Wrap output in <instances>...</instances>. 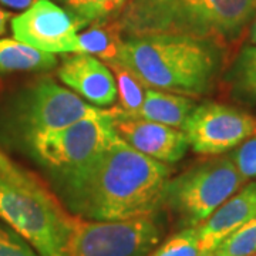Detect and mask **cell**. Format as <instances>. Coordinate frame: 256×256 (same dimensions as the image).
I'll return each instance as SVG.
<instances>
[{
	"label": "cell",
	"instance_id": "27",
	"mask_svg": "<svg viewBox=\"0 0 256 256\" xmlns=\"http://www.w3.org/2000/svg\"><path fill=\"white\" fill-rule=\"evenodd\" d=\"M252 256H256V255H252Z\"/></svg>",
	"mask_w": 256,
	"mask_h": 256
},
{
	"label": "cell",
	"instance_id": "11",
	"mask_svg": "<svg viewBox=\"0 0 256 256\" xmlns=\"http://www.w3.org/2000/svg\"><path fill=\"white\" fill-rule=\"evenodd\" d=\"M111 112L120 138L138 152L165 164L176 162L185 156L190 144L182 130L130 117L116 108Z\"/></svg>",
	"mask_w": 256,
	"mask_h": 256
},
{
	"label": "cell",
	"instance_id": "12",
	"mask_svg": "<svg viewBox=\"0 0 256 256\" xmlns=\"http://www.w3.org/2000/svg\"><path fill=\"white\" fill-rule=\"evenodd\" d=\"M57 77L96 107H108L117 100V84L108 66L92 54L73 53L66 57Z\"/></svg>",
	"mask_w": 256,
	"mask_h": 256
},
{
	"label": "cell",
	"instance_id": "13",
	"mask_svg": "<svg viewBox=\"0 0 256 256\" xmlns=\"http://www.w3.org/2000/svg\"><path fill=\"white\" fill-rule=\"evenodd\" d=\"M256 216V182L248 184L198 225L201 255L208 256L224 239Z\"/></svg>",
	"mask_w": 256,
	"mask_h": 256
},
{
	"label": "cell",
	"instance_id": "19",
	"mask_svg": "<svg viewBox=\"0 0 256 256\" xmlns=\"http://www.w3.org/2000/svg\"><path fill=\"white\" fill-rule=\"evenodd\" d=\"M107 66L117 84L118 107H116V110L127 116L137 112L146 98V86L118 63H107Z\"/></svg>",
	"mask_w": 256,
	"mask_h": 256
},
{
	"label": "cell",
	"instance_id": "10",
	"mask_svg": "<svg viewBox=\"0 0 256 256\" xmlns=\"http://www.w3.org/2000/svg\"><path fill=\"white\" fill-rule=\"evenodd\" d=\"M78 32L73 18L52 0H34L12 18L16 40L52 54L76 53Z\"/></svg>",
	"mask_w": 256,
	"mask_h": 256
},
{
	"label": "cell",
	"instance_id": "25",
	"mask_svg": "<svg viewBox=\"0 0 256 256\" xmlns=\"http://www.w3.org/2000/svg\"><path fill=\"white\" fill-rule=\"evenodd\" d=\"M10 18H12V14L9 12H4L3 9H0V36H3L6 33Z\"/></svg>",
	"mask_w": 256,
	"mask_h": 256
},
{
	"label": "cell",
	"instance_id": "18",
	"mask_svg": "<svg viewBox=\"0 0 256 256\" xmlns=\"http://www.w3.org/2000/svg\"><path fill=\"white\" fill-rule=\"evenodd\" d=\"M228 82L234 98L255 104L256 102V44L245 46L228 73Z\"/></svg>",
	"mask_w": 256,
	"mask_h": 256
},
{
	"label": "cell",
	"instance_id": "4",
	"mask_svg": "<svg viewBox=\"0 0 256 256\" xmlns=\"http://www.w3.org/2000/svg\"><path fill=\"white\" fill-rule=\"evenodd\" d=\"M0 220L40 256H67L74 216L37 175L0 148Z\"/></svg>",
	"mask_w": 256,
	"mask_h": 256
},
{
	"label": "cell",
	"instance_id": "9",
	"mask_svg": "<svg viewBox=\"0 0 256 256\" xmlns=\"http://www.w3.org/2000/svg\"><path fill=\"white\" fill-rule=\"evenodd\" d=\"M182 131L195 152L220 156L255 134L256 118L246 111L206 101L192 110Z\"/></svg>",
	"mask_w": 256,
	"mask_h": 256
},
{
	"label": "cell",
	"instance_id": "3",
	"mask_svg": "<svg viewBox=\"0 0 256 256\" xmlns=\"http://www.w3.org/2000/svg\"><path fill=\"white\" fill-rule=\"evenodd\" d=\"M256 18V0H130L114 24L122 37L184 34L220 46L235 42Z\"/></svg>",
	"mask_w": 256,
	"mask_h": 256
},
{
	"label": "cell",
	"instance_id": "5",
	"mask_svg": "<svg viewBox=\"0 0 256 256\" xmlns=\"http://www.w3.org/2000/svg\"><path fill=\"white\" fill-rule=\"evenodd\" d=\"M245 181L230 156L210 158L170 178L164 206L174 212L182 228L198 226L236 194Z\"/></svg>",
	"mask_w": 256,
	"mask_h": 256
},
{
	"label": "cell",
	"instance_id": "22",
	"mask_svg": "<svg viewBox=\"0 0 256 256\" xmlns=\"http://www.w3.org/2000/svg\"><path fill=\"white\" fill-rule=\"evenodd\" d=\"M0 256H40L16 230L0 222Z\"/></svg>",
	"mask_w": 256,
	"mask_h": 256
},
{
	"label": "cell",
	"instance_id": "20",
	"mask_svg": "<svg viewBox=\"0 0 256 256\" xmlns=\"http://www.w3.org/2000/svg\"><path fill=\"white\" fill-rule=\"evenodd\" d=\"M256 255V216L229 234L208 256Z\"/></svg>",
	"mask_w": 256,
	"mask_h": 256
},
{
	"label": "cell",
	"instance_id": "17",
	"mask_svg": "<svg viewBox=\"0 0 256 256\" xmlns=\"http://www.w3.org/2000/svg\"><path fill=\"white\" fill-rule=\"evenodd\" d=\"M73 18L78 30L118 18L130 0H57Z\"/></svg>",
	"mask_w": 256,
	"mask_h": 256
},
{
	"label": "cell",
	"instance_id": "15",
	"mask_svg": "<svg viewBox=\"0 0 256 256\" xmlns=\"http://www.w3.org/2000/svg\"><path fill=\"white\" fill-rule=\"evenodd\" d=\"M57 57L13 38H0V73L44 72L54 68Z\"/></svg>",
	"mask_w": 256,
	"mask_h": 256
},
{
	"label": "cell",
	"instance_id": "7",
	"mask_svg": "<svg viewBox=\"0 0 256 256\" xmlns=\"http://www.w3.org/2000/svg\"><path fill=\"white\" fill-rule=\"evenodd\" d=\"M156 214L122 220H87L74 216L67 256H146L161 242Z\"/></svg>",
	"mask_w": 256,
	"mask_h": 256
},
{
	"label": "cell",
	"instance_id": "2",
	"mask_svg": "<svg viewBox=\"0 0 256 256\" xmlns=\"http://www.w3.org/2000/svg\"><path fill=\"white\" fill-rule=\"evenodd\" d=\"M117 63L146 87L196 97L212 88L222 64V46L184 34L126 36Z\"/></svg>",
	"mask_w": 256,
	"mask_h": 256
},
{
	"label": "cell",
	"instance_id": "6",
	"mask_svg": "<svg viewBox=\"0 0 256 256\" xmlns=\"http://www.w3.org/2000/svg\"><path fill=\"white\" fill-rule=\"evenodd\" d=\"M108 110L98 108L80 96L58 86L50 77H42L20 94L13 111V130L20 141L30 142L88 117H98Z\"/></svg>",
	"mask_w": 256,
	"mask_h": 256
},
{
	"label": "cell",
	"instance_id": "14",
	"mask_svg": "<svg viewBox=\"0 0 256 256\" xmlns=\"http://www.w3.org/2000/svg\"><path fill=\"white\" fill-rule=\"evenodd\" d=\"M195 107L196 106L194 100L188 98L186 96L146 87V98L142 106L137 112L130 114V117L154 121L164 126L182 130L185 121Z\"/></svg>",
	"mask_w": 256,
	"mask_h": 256
},
{
	"label": "cell",
	"instance_id": "1",
	"mask_svg": "<svg viewBox=\"0 0 256 256\" xmlns=\"http://www.w3.org/2000/svg\"><path fill=\"white\" fill-rule=\"evenodd\" d=\"M171 174L165 162L121 140L88 162L52 175L54 194L73 216L122 220L161 210Z\"/></svg>",
	"mask_w": 256,
	"mask_h": 256
},
{
	"label": "cell",
	"instance_id": "26",
	"mask_svg": "<svg viewBox=\"0 0 256 256\" xmlns=\"http://www.w3.org/2000/svg\"><path fill=\"white\" fill-rule=\"evenodd\" d=\"M249 40L252 44H256V18L250 24V33H249Z\"/></svg>",
	"mask_w": 256,
	"mask_h": 256
},
{
	"label": "cell",
	"instance_id": "21",
	"mask_svg": "<svg viewBox=\"0 0 256 256\" xmlns=\"http://www.w3.org/2000/svg\"><path fill=\"white\" fill-rule=\"evenodd\" d=\"M151 256H202L198 238V228H182L166 239Z\"/></svg>",
	"mask_w": 256,
	"mask_h": 256
},
{
	"label": "cell",
	"instance_id": "16",
	"mask_svg": "<svg viewBox=\"0 0 256 256\" xmlns=\"http://www.w3.org/2000/svg\"><path fill=\"white\" fill-rule=\"evenodd\" d=\"M122 38L114 22L92 24L87 30L78 33L76 53L92 54L106 64L117 63Z\"/></svg>",
	"mask_w": 256,
	"mask_h": 256
},
{
	"label": "cell",
	"instance_id": "24",
	"mask_svg": "<svg viewBox=\"0 0 256 256\" xmlns=\"http://www.w3.org/2000/svg\"><path fill=\"white\" fill-rule=\"evenodd\" d=\"M34 0H0L2 4L16 10H26Z\"/></svg>",
	"mask_w": 256,
	"mask_h": 256
},
{
	"label": "cell",
	"instance_id": "8",
	"mask_svg": "<svg viewBox=\"0 0 256 256\" xmlns=\"http://www.w3.org/2000/svg\"><path fill=\"white\" fill-rule=\"evenodd\" d=\"M121 141L112 112L76 121L67 127L30 142L28 152L50 172H62L88 162L94 156Z\"/></svg>",
	"mask_w": 256,
	"mask_h": 256
},
{
	"label": "cell",
	"instance_id": "23",
	"mask_svg": "<svg viewBox=\"0 0 256 256\" xmlns=\"http://www.w3.org/2000/svg\"><path fill=\"white\" fill-rule=\"evenodd\" d=\"M230 158L245 180L256 178V132L239 144L232 151Z\"/></svg>",
	"mask_w": 256,
	"mask_h": 256
}]
</instances>
